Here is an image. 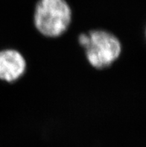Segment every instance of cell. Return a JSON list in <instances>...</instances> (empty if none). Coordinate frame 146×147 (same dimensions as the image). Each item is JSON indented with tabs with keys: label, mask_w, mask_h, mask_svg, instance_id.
Returning a JSON list of instances; mask_svg holds the SVG:
<instances>
[{
	"label": "cell",
	"mask_w": 146,
	"mask_h": 147,
	"mask_svg": "<svg viewBox=\"0 0 146 147\" xmlns=\"http://www.w3.org/2000/svg\"><path fill=\"white\" fill-rule=\"evenodd\" d=\"M72 11L67 0H37L33 13L34 26L48 38L63 35L72 22Z\"/></svg>",
	"instance_id": "7a4b0ae2"
},
{
	"label": "cell",
	"mask_w": 146,
	"mask_h": 147,
	"mask_svg": "<svg viewBox=\"0 0 146 147\" xmlns=\"http://www.w3.org/2000/svg\"><path fill=\"white\" fill-rule=\"evenodd\" d=\"M78 43L84 51L88 63L96 69L109 68L122 52L120 40L104 29H93L78 36Z\"/></svg>",
	"instance_id": "6da1fadb"
},
{
	"label": "cell",
	"mask_w": 146,
	"mask_h": 147,
	"mask_svg": "<svg viewBox=\"0 0 146 147\" xmlns=\"http://www.w3.org/2000/svg\"><path fill=\"white\" fill-rule=\"evenodd\" d=\"M27 70V62L23 55L15 49L0 50V80L13 83Z\"/></svg>",
	"instance_id": "3957f363"
}]
</instances>
